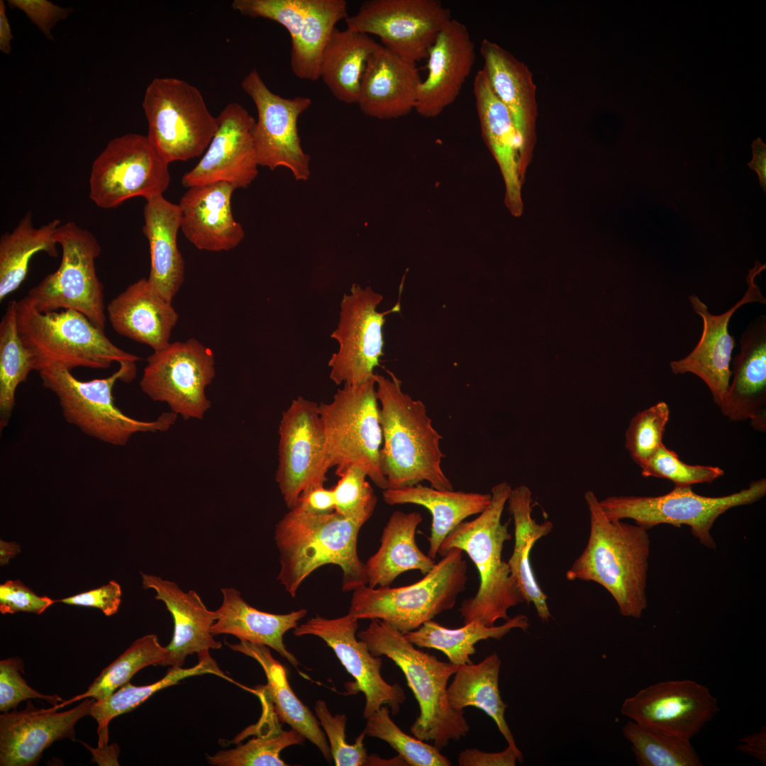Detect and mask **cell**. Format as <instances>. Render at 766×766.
Instances as JSON below:
<instances>
[{
    "label": "cell",
    "mask_w": 766,
    "mask_h": 766,
    "mask_svg": "<svg viewBox=\"0 0 766 766\" xmlns=\"http://www.w3.org/2000/svg\"><path fill=\"white\" fill-rule=\"evenodd\" d=\"M589 513L586 547L566 572L567 580L592 581L605 588L625 617L639 618L646 596L650 540L648 530L610 520L595 494H584Z\"/></svg>",
    "instance_id": "6da1fadb"
},
{
    "label": "cell",
    "mask_w": 766,
    "mask_h": 766,
    "mask_svg": "<svg viewBox=\"0 0 766 766\" xmlns=\"http://www.w3.org/2000/svg\"><path fill=\"white\" fill-rule=\"evenodd\" d=\"M387 371L389 377L375 373L373 377L383 436L380 463L387 489L426 481L437 489H453L441 467L443 437L433 426L425 404L405 393L401 382Z\"/></svg>",
    "instance_id": "7a4b0ae2"
},
{
    "label": "cell",
    "mask_w": 766,
    "mask_h": 766,
    "mask_svg": "<svg viewBox=\"0 0 766 766\" xmlns=\"http://www.w3.org/2000/svg\"><path fill=\"white\" fill-rule=\"evenodd\" d=\"M511 489L506 482L491 489V501L474 519L462 521L442 543L443 557L453 548L465 552L476 566L479 585L476 594L462 601L459 609L464 624L476 620L492 626L499 619L508 620V610L525 603L509 565L502 560L504 543L511 538L508 523L501 516Z\"/></svg>",
    "instance_id": "3957f363"
},
{
    "label": "cell",
    "mask_w": 766,
    "mask_h": 766,
    "mask_svg": "<svg viewBox=\"0 0 766 766\" xmlns=\"http://www.w3.org/2000/svg\"><path fill=\"white\" fill-rule=\"evenodd\" d=\"M362 526L335 511L310 514L290 509L274 529L280 562L277 580L295 597L312 572L332 564L343 571V591L353 592L367 585L365 563L357 548Z\"/></svg>",
    "instance_id": "277c9868"
},
{
    "label": "cell",
    "mask_w": 766,
    "mask_h": 766,
    "mask_svg": "<svg viewBox=\"0 0 766 766\" xmlns=\"http://www.w3.org/2000/svg\"><path fill=\"white\" fill-rule=\"evenodd\" d=\"M357 637L374 656H387L404 673L419 706V715L410 728L414 737L432 741L440 750L450 740H460L467 735L470 726L464 711L452 708L447 694L448 680L459 665L416 649L404 633L379 619L371 620Z\"/></svg>",
    "instance_id": "5b68a950"
},
{
    "label": "cell",
    "mask_w": 766,
    "mask_h": 766,
    "mask_svg": "<svg viewBox=\"0 0 766 766\" xmlns=\"http://www.w3.org/2000/svg\"><path fill=\"white\" fill-rule=\"evenodd\" d=\"M17 325L38 372L78 367L107 369L113 362L136 369L140 360L113 343L105 331L75 310L41 313L24 297L17 301Z\"/></svg>",
    "instance_id": "8992f818"
},
{
    "label": "cell",
    "mask_w": 766,
    "mask_h": 766,
    "mask_svg": "<svg viewBox=\"0 0 766 766\" xmlns=\"http://www.w3.org/2000/svg\"><path fill=\"white\" fill-rule=\"evenodd\" d=\"M39 374L43 386L58 399L65 419L104 443L123 446L135 433L167 431L177 418L170 411L153 421H140L126 415L115 404L113 390L117 381L129 383L136 376V369L125 365L107 377L88 381L78 379L66 369L43 370Z\"/></svg>",
    "instance_id": "52a82bcc"
},
{
    "label": "cell",
    "mask_w": 766,
    "mask_h": 766,
    "mask_svg": "<svg viewBox=\"0 0 766 766\" xmlns=\"http://www.w3.org/2000/svg\"><path fill=\"white\" fill-rule=\"evenodd\" d=\"M467 566L463 551L450 549L433 568L407 586L370 587L353 591L349 614L359 619H379L402 633L419 628L452 609L466 588Z\"/></svg>",
    "instance_id": "ba28073f"
},
{
    "label": "cell",
    "mask_w": 766,
    "mask_h": 766,
    "mask_svg": "<svg viewBox=\"0 0 766 766\" xmlns=\"http://www.w3.org/2000/svg\"><path fill=\"white\" fill-rule=\"evenodd\" d=\"M330 467L337 474L353 465L380 489L388 484L380 463L382 430L374 377L359 385H343L329 403L318 404Z\"/></svg>",
    "instance_id": "9c48e42d"
},
{
    "label": "cell",
    "mask_w": 766,
    "mask_h": 766,
    "mask_svg": "<svg viewBox=\"0 0 766 766\" xmlns=\"http://www.w3.org/2000/svg\"><path fill=\"white\" fill-rule=\"evenodd\" d=\"M148 138L168 164L201 155L218 129L217 117L194 85L175 77H157L147 87L142 104Z\"/></svg>",
    "instance_id": "30bf717a"
},
{
    "label": "cell",
    "mask_w": 766,
    "mask_h": 766,
    "mask_svg": "<svg viewBox=\"0 0 766 766\" xmlns=\"http://www.w3.org/2000/svg\"><path fill=\"white\" fill-rule=\"evenodd\" d=\"M765 494L766 479L761 478L747 488L722 496H705L691 487H675L660 496H611L599 502L610 520L633 519L646 530L660 524L687 525L701 544L714 549L711 530L716 520L728 510L753 504Z\"/></svg>",
    "instance_id": "8fae6325"
},
{
    "label": "cell",
    "mask_w": 766,
    "mask_h": 766,
    "mask_svg": "<svg viewBox=\"0 0 766 766\" xmlns=\"http://www.w3.org/2000/svg\"><path fill=\"white\" fill-rule=\"evenodd\" d=\"M55 238L62 252L58 269L31 288L25 297L39 312L75 310L105 331L104 287L95 268L100 244L91 232L74 222L60 224Z\"/></svg>",
    "instance_id": "7c38bea8"
},
{
    "label": "cell",
    "mask_w": 766,
    "mask_h": 766,
    "mask_svg": "<svg viewBox=\"0 0 766 766\" xmlns=\"http://www.w3.org/2000/svg\"><path fill=\"white\" fill-rule=\"evenodd\" d=\"M170 182L169 164L147 136L126 133L110 140L92 164L89 197L100 208L162 195Z\"/></svg>",
    "instance_id": "4fadbf2b"
},
{
    "label": "cell",
    "mask_w": 766,
    "mask_h": 766,
    "mask_svg": "<svg viewBox=\"0 0 766 766\" xmlns=\"http://www.w3.org/2000/svg\"><path fill=\"white\" fill-rule=\"evenodd\" d=\"M214 365L213 352L198 340L170 343L148 356L140 387L177 416L202 419L211 404L205 389L215 377Z\"/></svg>",
    "instance_id": "5bb4252c"
},
{
    "label": "cell",
    "mask_w": 766,
    "mask_h": 766,
    "mask_svg": "<svg viewBox=\"0 0 766 766\" xmlns=\"http://www.w3.org/2000/svg\"><path fill=\"white\" fill-rule=\"evenodd\" d=\"M382 300L379 293L357 284L344 294L338 326L331 335L338 349L328 361L329 377L337 385H359L373 378L383 355L386 316L400 311L399 301L379 312L377 308Z\"/></svg>",
    "instance_id": "9a60e30c"
},
{
    "label": "cell",
    "mask_w": 766,
    "mask_h": 766,
    "mask_svg": "<svg viewBox=\"0 0 766 766\" xmlns=\"http://www.w3.org/2000/svg\"><path fill=\"white\" fill-rule=\"evenodd\" d=\"M452 18L438 0H370L345 19L347 28L380 38L383 46L417 62L428 51Z\"/></svg>",
    "instance_id": "2e32d148"
},
{
    "label": "cell",
    "mask_w": 766,
    "mask_h": 766,
    "mask_svg": "<svg viewBox=\"0 0 766 766\" xmlns=\"http://www.w3.org/2000/svg\"><path fill=\"white\" fill-rule=\"evenodd\" d=\"M278 434L275 479L292 509L305 489L324 484L331 469L318 404L302 396L294 399L282 413Z\"/></svg>",
    "instance_id": "e0dca14e"
},
{
    "label": "cell",
    "mask_w": 766,
    "mask_h": 766,
    "mask_svg": "<svg viewBox=\"0 0 766 766\" xmlns=\"http://www.w3.org/2000/svg\"><path fill=\"white\" fill-rule=\"evenodd\" d=\"M241 87L257 109L253 140L258 165L270 170L285 167L296 180H307L310 156L301 148L297 121L310 107L311 99L274 94L255 69L243 78Z\"/></svg>",
    "instance_id": "ac0fdd59"
},
{
    "label": "cell",
    "mask_w": 766,
    "mask_h": 766,
    "mask_svg": "<svg viewBox=\"0 0 766 766\" xmlns=\"http://www.w3.org/2000/svg\"><path fill=\"white\" fill-rule=\"evenodd\" d=\"M358 619L350 614L335 618L319 615L294 628L296 636L313 635L322 639L335 653L347 672L355 679L353 689L365 696L362 716L368 718L382 706L396 715L406 700L398 683L387 682L381 675L382 659L374 656L366 643L356 636Z\"/></svg>",
    "instance_id": "d6986e66"
},
{
    "label": "cell",
    "mask_w": 766,
    "mask_h": 766,
    "mask_svg": "<svg viewBox=\"0 0 766 766\" xmlns=\"http://www.w3.org/2000/svg\"><path fill=\"white\" fill-rule=\"evenodd\" d=\"M709 689L691 679L660 682L624 700L621 714L633 721L691 740L718 712Z\"/></svg>",
    "instance_id": "ffe728a7"
},
{
    "label": "cell",
    "mask_w": 766,
    "mask_h": 766,
    "mask_svg": "<svg viewBox=\"0 0 766 766\" xmlns=\"http://www.w3.org/2000/svg\"><path fill=\"white\" fill-rule=\"evenodd\" d=\"M765 269V264L755 262L746 277L748 288L743 298L721 314L711 313L696 295L689 297L694 311L702 318V334L689 355L670 362V369L675 374L692 373L699 377L709 387L714 402L719 408L726 396L732 374L730 363L735 341L728 332L729 321L735 312L746 304H765L766 299L755 283L756 277Z\"/></svg>",
    "instance_id": "44dd1931"
},
{
    "label": "cell",
    "mask_w": 766,
    "mask_h": 766,
    "mask_svg": "<svg viewBox=\"0 0 766 766\" xmlns=\"http://www.w3.org/2000/svg\"><path fill=\"white\" fill-rule=\"evenodd\" d=\"M217 121L218 129L203 157L182 178L186 187L217 182L246 187L258 174L254 118L242 105L232 102L223 108Z\"/></svg>",
    "instance_id": "7402d4cb"
},
{
    "label": "cell",
    "mask_w": 766,
    "mask_h": 766,
    "mask_svg": "<svg viewBox=\"0 0 766 766\" xmlns=\"http://www.w3.org/2000/svg\"><path fill=\"white\" fill-rule=\"evenodd\" d=\"M95 699L86 698L77 706L58 712L52 706L38 709L28 701L22 711L0 715V765L33 766L54 742L75 739L74 726L87 715Z\"/></svg>",
    "instance_id": "603a6c76"
},
{
    "label": "cell",
    "mask_w": 766,
    "mask_h": 766,
    "mask_svg": "<svg viewBox=\"0 0 766 766\" xmlns=\"http://www.w3.org/2000/svg\"><path fill=\"white\" fill-rule=\"evenodd\" d=\"M427 57L428 74L419 84L415 111L434 118L456 100L474 66V44L467 26L451 18Z\"/></svg>",
    "instance_id": "cb8c5ba5"
},
{
    "label": "cell",
    "mask_w": 766,
    "mask_h": 766,
    "mask_svg": "<svg viewBox=\"0 0 766 766\" xmlns=\"http://www.w3.org/2000/svg\"><path fill=\"white\" fill-rule=\"evenodd\" d=\"M482 68L492 89L514 121L523 166L529 165L536 140V86L528 67L499 44L484 39L480 45Z\"/></svg>",
    "instance_id": "d4e9b609"
},
{
    "label": "cell",
    "mask_w": 766,
    "mask_h": 766,
    "mask_svg": "<svg viewBox=\"0 0 766 766\" xmlns=\"http://www.w3.org/2000/svg\"><path fill=\"white\" fill-rule=\"evenodd\" d=\"M473 91L484 141L496 161L505 184V204L516 217L522 215L523 166L519 138L512 118L496 96L483 70L476 74Z\"/></svg>",
    "instance_id": "484cf974"
},
{
    "label": "cell",
    "mask_w": 766,
    "mask_h": 766,
    "mask_svg": "<svg viewBox=\"0 0 766 766\" xmlns=\"http://www.w3.org/2000/svg\"><path fill=\"white\" fill-rule=\"evenodd\" d=\"M421 81L416 62L379 45L367 61L357 104L372 118L404 116L415 111Z\"/></svg>",
    "instance_id": "4316f807"
},
{
    "label": "cell",
    "mask_w": 766,
    "mask_h": 766,
    "mask_svg": "<svg viewBox=\"0 0 766 766\" xmlns=\"http://www.w3.org/2000/svg\"><path fill=\"white\" fill-rule=\"evenodd\" d=\"M236 189L226 182L199 185L189 188L181 198V230L197 249L228 251L243 239V228L231 209Z\"/></svg>",
    "instance_id": "83f0119b"
},
{
    "label": "cell",
    "mask_w": 766,
    "mask_h": 766,
    "mask_svg": "<svg viewBox=\"0 0 766 766\" xmlns=\"http://www.w3.org/2000/svg\"><path fill=\"white\" fill-rule=\"evenodd\" d=\"M740 352L733 362L726 396L720 407L731 421L750 419L754 429L766 430V318L750 323L740 340Z\"/></svg>",
    "instance_id": "f1b7e54d"
},
{
    "label": "cell",
    "mask_w": 766,
    "mask_h": 766,
    "mask_svg": "<svg viewBox=\"0 0 766 766\" xmlns=\"http://www.w3.org/2000/svg\"><path fill=\"white\" fill-rule=\"evenodd\" d=\"M140 574L143 588L153 589L155 598L165 604L173 618V635L166 646L168 654L165 666L182 667L187 655L221 648V643L215 640L211 633L216 611L206 608L197 592H184L174 582L157 575Z\"/></svg>",
    "instance_id": "f546056e"
},
{
    "label": "cell",
    "mask_w": 766,
    "mask_h": 766,
    "mask_svg": "<svg viewBox=\"0 0 766 766\" xmlns=\"http://www.w3.org/2000/svg\"><path fill=\"white\" fill-rule=\"evenodd\" d=\"M106 311L117 333L145 344L153 351L170 343L171 333L179 318L172 302L156 293L145 277L113 298Z\"/></svg>",
    "instance_id": "4dcf8cb0"
},
{
    "label": "cell",
    "mask_w": 766,
    "mask_h": 766,
    "mask_svg": "<svg viewBox=\"0 0 766 766\" xmlns=\"http://www.w3.org/2000/svg\"><path fill=\"white\" fill-rule=\"evenodd\" d=\"M143 216V233L148 240L150 254L147 279L156 293L172 302L184 280V261L177 243L181 209L179 204L160 195L146 199Z\"/></svg>",
    "instance_id": "1f68e13d"
},
{
    "label": "cell",
    "mask_w": 766,
    "mask_h": 766,
    "mask_svg": "<svg viewBox=\"0 0 766 766\" xmlns=\"http://www.w3.org/2000/svg\"><path fill=\"white\" fill-rule=\"evenodd\" d=\"M223 601L216 610V620L211 627L213 635L231 634L240 640L268 646L286 658L295 668L300 663L286 648L283 638L298 626L307 611L305 609L285 614L260 611L248 604L238 590L222 588Z\"/></svg>",
    "instance_id": "d6a6232c"
},
{
    "label": "cell",
    "mask_w": 766,
    "mask_h": 766,
    "mask_svg": "<svg viewBox=\"0 0 766 766\" xmlns=\"http://www.w3.org/2000/svg\"><path fill=\"white\" fill-rule=\"evenodd\" d=\"M423 521L416 511H394L383 529L380 546L365 562L370 587L389 586L401 574L418 570L423 575L435 562L424 554L416 542V532Z\"/></svg>",
    "instance_id": "836d02e7"
},
{
    "label": "cell",
    "mask_w": 766,
    "mask_h": 766,
    "mask_svg": "<svg viewBox=\"0 0 766 766\" xmlns=\"http://www.w3.org/2000/svg\"><path fill=\"white\" fill-rule=\"evenodd\" d=\"M491 498V493L437 489L421 484L383 492L384 501L390 506L416 504L431 514L428 555L433 560L446 536L465 518L482 513Z\"/></svg>",
    "instance_id": "e575fe53"
},
{
    "label": "cell",
    "mask_w": 766,
    "mask_h": 766,
    "mask_svg": "<svg viewBox=\"0 0 766 766\" xmlns=\"http://www.w3.org/2000/svg\"><path fill=\"white\" fill-rule=\"evenodd\" d=\"M227 644L233 650L252 657L261 665L267 683L257 691L270 701L278 720L289 725L314 744L324 758L331 762L330 746L319 721L292 691L285 668L272 657L270 648L245 640L237 644Z\"/></svg>",
    "instance_id": "d590c367"
},
{
    "label": "cell",
    "mask_w": 766,
    "mask_h": 766,
    "mask_svg": "<svg viewBox=\"0 0 766 766\" xmlns=\"http://www.w3.org/2000/svg\"><path fill=\"white\" fill-rule=\"evenodd\" d=\"M379 45L369 35L334 28L321 57L319 74L338 100L357 102L367 61Z\"/></svg>",
    "instance_id": "8d00e7d4"
},
{
    "label": "cell",
    "mask_w": 766,
    "mask_h": 766,
    "mask_svg": "<svg viewBox=\"0 0 766 766\" xmlns=\"http://www.w3.org/2000/svg\"><path fill=\"white\" fill-rule=\"evenodd\" d=\"M501 665L499 656L493 653L477 664L460 665L448 687V699L451 707L457 711L468 706L482 710L495 722L508 745L522 753L505 719L507 704L499 688Z\"/></svg>",
    "instance_id": "74e56055"
},
{
    "label": "cell",
    "mask_w": 766,
    "mask_h": 766,
    "mask_svg": "<svg viewBox=\"0 0 766 766\" xmlns=\"http://www.w3.org/2000/svg\"><path fill=\"white\" fill-rule=\"evenodd\" d=\"M529 620L523 614L509 618L500 626H487L474 620L459 628H448L430 620L416 630L404 633L413 645L442 652L456 665L472 663L470 657L476 652L477 642L489 638L501 639L513 629L526 631Z\"/></svg>",
    "instance_id": "f35d334b"
},
{
    "label": "cell",
    "mask_w": 766,
    "mask_h": 766,
    "mask_svg": "<svg viewBox=\"0 0 766 766\" xmlns=\"http://www.w3.org/2000/svg\"><path fill=\"white\" fill-rule=\"evenodd\" d=\"M61 224L54 219L34 228L32 214L27 213L11 233L0 239V301L16 291L26 279L29 262L37 252L43 251L57 256L55 233Z\"/></svg>",
    "instance_id": "ab89813d"
},
{
    "label": "cell",
    "mask_w": 766,
    "mask_h": 766,
    "mask_svg": "<svg viewBox=\"0 0 766 766\" xmlns=\"http://www.w3.org/2000/svg\"><path fill=\"white\" fill-rule=\"evenodd\" d=\"M348 17L345 0H306L302 28L292 42L291 68L296 77L311 81L320 78L323 49L336 23Z\"/></svg>",
    "instance_id": "60d3db41"
},
{
    "label": "cell",
    "mask_w": 766,
    "mask_h": 766,
    "mask_svg": "<svg viewBox=\"0 0 766 766\" xmlns=\"http://www.w3.org/2000/svg\"><path fill=\"white\" fill-rule=\"evenodd\" d=\"M199 662L191 668L171 667L165 676L159 681L145 686H134L128 682L118 688L105 699L96 701L93 704L90 716L98 724V747L107 745L109 740V724L115 717L128 713L148 699L155 692L165 687L177 684L184 678L213 674L223 678H227L218 667L216 661L210 656L209 652L198 655Z\"/></svg>",
    "instance_id": "b9f144b4"
},
{
    "label": "cell",
    "mask_w": 766,
    "mask_h": 766,
    "mask_svg": "<svg viewBox=\"0 0 766 766\" xmlns=\"http://www.w3.org/2000/svg\"><path fill=\"white\" fill-rule=\"evenodd\" d=\"M35 370L31 353L25 346L17 325V301H11L0 322V430L10 421L18 385Z\"/></svg>",
    "instance_id": "7bdbcfd3"
},
{
    "label": "cell",
    "mask_w": 766,
    "mask_h": 766,
    "mask_svg": "<svg viewBox=\"0 0 766 766\" xmlns=\"http://www.w3.org/2000/svg\"><path fill=\"white\" fill-rule=\"evenodd\" d=\"M167 650L155 634H147L135 640L117 659L104 668L87 690L55 706L56 710L86 698L101 701L129 682L140 670L149 665L165 666Z\"/></svg>",
    "instance_id": "ee69618b"
},
{
    "label": "cell",
    "mask_w": 766,
    "mask_h": 766,
    "mask_svg": "<svg viewBox=\"0 0 766 766\" xmlns=\"http://www.w3.org/2000/svg\"><path fill=\"white\" fill-rule=\"evenodd\" d=\"M623 736L639 766H701L702 762L690 743L675 735L641 726L633 721L622 728Z\"/></svg>",
    "instance_id": "f6af8a7d"
},
{
    "label": "cell",
    "mask_w": 766,
    "mask_h": 766,
    "mask_svg": "<svg viewBox=\"0 0 766 766\" xmlns=\"http://www.w3.org/2000/svg\"><path fill=\"white\" fill-rule=\"evenodd\" d=\"M305 738L292 728L282 731L276 724L269 734L251 739L236 748L218 752L207 756L211 765L218 766H285L280 752L289 746L302 745Z\"/></svg>",
    "instance_id": "bcb514c9"
},
{
    "label": "cell",
    "mask_w": 766,
    "mask_h": 766,
    "mask_svg": "<svg viewBox=\"0 0 766 766\" xmlns=\"http://www.w3.org/2000/svg\"><path fill=\"white\" fill-rule=\"evenodd\" d=\"M366 736L379 738L394 748L410 766H450L452 762L434 745L402 731L389 716V706H382L367 718Z\"/></svg>",
    "instance_id": "7dc6e473"
},
{
    "label": "cell",
    "mask_w": 766,
    "mask_h": 766,
    "mask_svg": "<svg viewBox=\"0 0 766 766\" xmlns=\"http://www.w3.org/2000/svg\"><path fill=\"white\" fill-rule=\"evenodd\" d=\"M669 418L670 409L665 401L657 402L631 418L626 432L625 448L640 468L663 444Z\"/></svg>",
    "instance_id": "c3c4849f"
},
{
    "label": "cell",
    "mask_w": 766,
    "mask_h": 766,
    "mask_svg": "<svg viewBox=\"0 0 766 766\" xmlns=\"http://www.w3.org/2000/svg\"><path fill=\"white\" fill-rule=\"evenodd\" d=\"M337 475L339 479L333 487L335 511L363 526L372 515L377 504L367 473L360 467L350 465Z\"/></svg>",
    "instance_id": "681fc988"
},
{
    "label": "cell",
    "mask_w": 766,
    "mask_h": 766,
    "mask_svg": "<svg viewBox=\"0 0 766 766\" xmlns=\"http://www.w3.org/2000/svg\"><path fill=\"white\" fill-rule=\"evenodd\" d=\"M644 477H657L672 481L675 487H691L695 484H711L724 474V471L711 465H692L682 462L678 455L662 444L641 468Z\"/></svg>",
    "instance_id": "f907efd6"
},
{
    "label": "cell",
    "mask_w": 766,
    "mask_h": 766,
    "mask_svg": "<svg viewBox=\"0 0 766 766\" xmlns=\"http://www.w3.org/2000/svg\"><path fill=\"white\" fill-rule=\"evenodd\" d=\"M314 710L320 723L325 731L330 744L332 757L336 766H361L367 765L368 755L365 747V731L357 737L354 744H348L346 740L345 727L347 717L338 714L333 716L323 700L316 701Z\"/></svg>",
    "instance_id": "816d5d0a"
},
{
    "label": "cell",
    "mask_w": 766,
    "mask_h": 766,
    "mask_svg": "<svg viewBox=\"0 0 766 766\" xmlns=\"http://www.w3.org/2000/svg\"><path fill=\"white\" fill-rule=\"evenodd\" d=\"M306 0H234L231 7L241 15L262 18L284 27L293 42L299 35L305 15Z\"/></svg>",
    "instance_id": "f5cc1de1"
},
{
    "label": "cell",
    "mask_w": 766,
    "mask_h": 766,
    "mask_svg": "<svg viewBox=\"0 0 766 766\" xmlns=\"http://www.w3.org/2000/svg\"><path fill=\"white\" fill-rule=\"evenodd\" d=\"M531 501L532 493L527 486L511 488L507 503L514 523V550H521L530 544L534 545L553 530L551 521L538 523L533 518Z\"/></svg>",
    "instance_id": "db71d44e"
},
{
    "label": "cell",
    "mask_w": 766,
    "mask_h": 766,
    "mask_svg": "<svg viewBox=\"0 0 766 766\" xmlns=\"http://www.w3.org/2000/svg\"><path fill=\"white\" fill-rule=\"evenodd\" d=\"M23 664L19 657L0 661V711L7 712L29 699H44L53 706L62 701L57 694L46 695L30 687L21 676Z\"/></svg>",
    "instance_id": "11a10c76"
},
{
    "label": "cell",
    "mask_w": 766,
    "mask_h": 766,
    "mask_svg": "<svg viewBox=\"0 0 766 766\" xmlns=\"http://www.w3.org/2000/svg\"><path fill=\"white\" fill-rule=\"evenodd\" d=\"M533 545L530 544L523 550H513L507 563L511 575L516 582L525 603L528 605L532 603L541 621L548 622L551 618V614L547 602L548 596L538 584L530 560V554Z\"/></svg>",
    "instance_id": "9f6ffc18"
},
{
    "label": "cell",
    "mask_w": 766,
    "mask_h": 766,
    "mask_svg": "<svg viewBox=\"0 0 766 766\" xmlns=\"http://www.w3.org/2000/svg\"><path fill=\"white\" fill-rule=\"evenodd\" d=\"M55 602L47 596H38L20 579L7 580L0 584L2 614L28 612L40 615Z\"/></svg>",
    "instance_id": "6f0895ef"
},
{
    "label": "cell",
    "mask_w": 766,
    "mask_h": 766,
    "mask_svg": "<svg viewBox=\"0 0 766 766\" xmlns=\"http://www.w3.org/2000/svg\"><path fill=\"white\" fill-rule=\"evenodd\" d=\"M121 597L122 589L120 584L115 580H110L99 587L56 601L67 605L96 608L105 616H111L118 612Z\"/></svg>",
    "instance_id": "680465c9"
},
{
    "label": "cell",
    "mask_w": 766,
    "mask_h": 766,
    "mask_svg": "<svg viewBox=\"0 0 766 766\" xmlns=\"http://www.w3.org/2000/svg\"><path fill=\"white\" fill-rule=\"evenodd\" d=\"M8 4L11 8L23 11L50 39L52 38L51 29L53 26L59 21L66 18L71 12L70 9L60 7L46 0H10Z\"/></svg>",
    "instance_id": "91938a15"
},
{
    "label": "cell",
    "mask_w": 766,
    "mask_h": 766,
    "mask_svg": "<svg viewBox=\"0 0 766 766\" xmlns=\"http://www.w3.org/2000/svg\"><path fill=\"white\" fill-rule=\"evenodd\" d=\"M517 760L523 761V754L510 745L497 753L484 752L477 748L466 749L459 753L457 760L460 766H515Z\"/></svg>",
    "instance_id": "94428289"
},
{
    "label": "cell",
    "mask_w": 766,
    "mask_h": 766,
    "mask_svg": "<svg viewBox=\"0 0 766 766\" xmlns=\"http://www.w3.org/2000/svg\"><path fill=\"white\" fill-rule=\"evenodd\" d=\"M293 509L310 514H328L334 512L335 503L333 488L327 489L324 484L307 488L300 494Z\"/></svg>",
    "instance_id": "6125c7cd"
},
{
    "label": "cell",
    "mask_w": 766,
    "mask_h": 766,
    "mask_svg": "<svg viewBox=\"0 0 766 766\" xmlns=\"http://www.w3.org/2000/svg\"><path fill=\"white\" fill-rule=\"evenodd\" d=\"M740 741L741 744L736 749L747 753L762 764L766 763V727L762 726L757 733L744 736Z\"/></svg>",
    "instance_id": "be15d7a7"
},
{
    "label": "cell",
    "mask_w": 766,
    "mask_h": 766,
    "mask_svg": "<svg viewBox=\"0 0 766 766\" xmlns=\"http://www.w3.org/2000/svg\"><path fill=\"white\" fill-rule=\"evenodd\" d=\"M753 158L748 164V167L756 172L760 184L764 192H766V145L760 138L753 142Z\"/></svg>",
    "instance_id": "e7e4bbea"
},
{
    "label": "cell",
    "mask_w": 766,
    "mask_h": 766,
    "mask_svg": "<svg viewBox=\"0 0 766 766\" xmlns=\"http://www.w3.org/2000/svg\"><path fill=\"white\" fill-rule=\"evenodd\" d=\"M13 38L11 30L6 14V6L3 1H0V50L5 54L11 52V40Z\"/></svg>",
    "instance_id": "03108f58"
},
{
    "label": "cell",
    "mask_w": 766,
    "mask_h": 766,
    "mask_svg": "<svg viewBox=\"0 0 766 766\" xmlns=\"http://www.w3.org/2000/svg\"><path fill=\"white\" fill-rule=\"evenodd\" d=\"M21 551V546L14 541L0 540V565H8L11 559Z\"/></svg>",
    "instance_id": "003e7915"
}]
</instances>
